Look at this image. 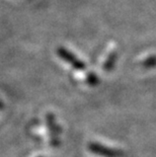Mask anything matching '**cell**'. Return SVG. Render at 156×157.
Listing matches in <instances>:
<instances>
[{
    "label": "cell",
    "instance_id": "6da1fadb",
    "mask_svg": "<svg viewBox=\"0 0 156 157\" xmlns=\"http://www.w3.org/2000/svg\"><path fill=\"white\" fill-rule=\"evenodd\" d=\"M88 148L92 153L104 156V157H123L124 156V153H123L121 150L108 148V147L97 144V143H90V144L88 145Z\"/></svg>",
    "mask_w": 156,
    "mask_h": 157
},
{
    "label": "cell",
    "instance_id": "7a4b0ae2",
    "mask_svg": "<svg viewBox=\"0 0 156 157\" xmlns=\"http://www.w3.org/2000/svg\"><path fill=\"white\" fill-rule=\"evenodd\" d=\"M58 53H59V56L62 57L63 59L65 60V61H67L70 63L71 65L74 66L75 68L77 69H84L85 68V64L83 62H81L80 60L77 59L76 57L72 54V53L68 52L67 50L63 49V48H60L58 49Z\"/></svg>",
    "mask_w": 156,
    "mask_h": 157
},
{
    "label": "cell",
    "instance_id": "3957f363",
    "mask_svg": "<svg viewBox=\"0 0 156 157\" xmlns=\"http://www.w3.org/2000/svg\"><path fill=\"white\" fill-rule=\"evenodd\" d=\"M118 58V54L117 53H112L111 55L108 56V58L107 59V61L105 63V69L108 71V70H111L112 68V66H114L115 62H116V59Z\"/></svg>",
    "mask_w": 156,
    "mask_h": 157
},
{
    "label": "cell",
    "instance_id": "277c9868",
    "mask_svg": "<svg viewBox=\"0 0 156 157\" xmlns=\"http://www.w3.org/2000/svg\"><path fill=\"white\" fill-rule=\"evenodd\" d=\"M143 65L145 67H153V66H156V57L154 56L149 57L148 59H146L143 62Z\"/></svg>",
    "mask_w": 156,
    "mask_h": 157
},
{
    "label": "cell",
    "instance_id": "5b68a950",
    "mask_svg": "<svg viewBox=\"0 0 156 157\" xmlns=\"http://www.w3.org/2000/svg\"><path fill=\"white\" fill-rule=\"evenodd\" d=\"M89 80L91 81V83H94V82H97V78L92 74V75H89Z\"/></svg>",
    "mask_w": 156,
    "mask_h": 157
}]
</instances>
